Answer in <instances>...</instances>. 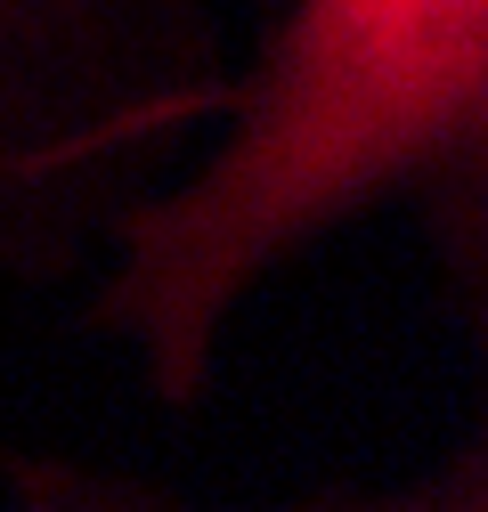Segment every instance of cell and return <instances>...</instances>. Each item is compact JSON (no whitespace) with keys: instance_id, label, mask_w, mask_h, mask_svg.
I'll list each match as a JSON object with an SVG mask.
<instances>
[{"instance_id":"obj_1","label":"cell","mask_w":488,"mask_h":512,"mask_svg":"<svg viewBox=\"0 0 488 512\" xmlns=\"http://www.w3.org/2000/svg\"><path fill=\"white\" fill-rule=\"evenodd\" d=\"M375 212L415 220L488 366V0H277L204 147L74 293L82 334L188 415L220 391L236 317Z\"/></svg>"},{"instance_id":"obj_2","label":"cell","mask_w":488,"mask_h":512,"mask_svg":"<svg viewBox=\"0 0 488 512\" xmlns=\"http://www.w3.org/2000/svg\"><path fill=\"white\" fill-rule=\"evenodd\" d=\"M277 0H0V301H74L204 147Z\"/></svg>"}]
</instances>
